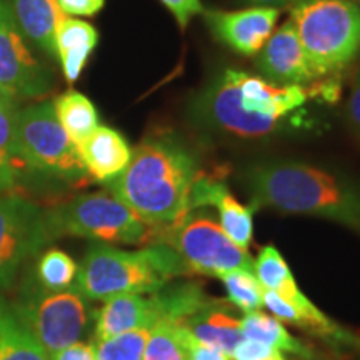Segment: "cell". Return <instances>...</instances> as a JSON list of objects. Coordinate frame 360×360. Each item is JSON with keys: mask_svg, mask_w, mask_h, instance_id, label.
<instances>
[{"mask_svg": "<svg viewBox=\"0 0 360 360\" xmlns=\"http://www.w3.org/2000/svg\"><path fill=\"white\" fill-rule=\"evenodd\" d=\"M204 172L193 148L174 132L148 134L109 192L150 227H169L191 212V192Z\"/></svg>", "mask_w": 360, "mask_h": 360, "instance_id": "cell-1", "label": "cell"}, {"mask_svg": "<svg viewBox=\"0 0 360 360\" xmlns=\"http://www.w3.org/2000/svg\"><path fill=\"white\" fill-rule=\"evenodd\" d=\"M250 207L305 215L360 232V184L299 160H265L240 174Z\"/></svg>", "mask_w": 360, "mask_h": 360, "instance_id": "cell-2", "label": "cell"}, {"mask_svg": "<svg viewBox=\"0 0 360 360\" xmlns=\"http://www.w3.org/2000/svg\"><path fill=\"white\" fill-rule=\"evenodd\" d=\"M188 276L187 265L169 245L127 252L98 244L87 250L74 287L87 300H107L124 294H154L174 278Z\"/></svg>", "mask_w": 360, "mask_h": 360, "instance_id": "cell-3", "label": "cell"}, {"mask_svg": "<svg viewBox=\"0 0 360 360\" xmlns=\"http://www.w3.org/2000/svg\"><path fill=\"white\" fill-rule=\"evenodd\" d=\"M17 174L29 170L57 187H80L90 175L79 148L58 122L53 101H44L15 112L13 130Z\"/></svg>", "mask_w": 360, "mask_h": 360, "instance_id": "cell-4", "label": "cell"}, {"mask_svg": "<svg viewBox=\"0 0 360 360\" xmlns=\"http://www.w3.org/2000/svg\"><path fill=\"white\" fill-rule=\"evenodd\" d=\"M294 22L315 77L345 69L360 52V6L347 0H294Z\"/></svg>", "mask_w": 360, "mask_h": 360, "instance_id": "cell-5", "label": "cell"}, {"mask_svg": "<svg viewBox=\"0 0 360 360\" xmlns=\"http://www.w3.org/2000/svg\"><path fill=\"white\" fill-rule=\"evenodd\" d=\"M52 238L72 236L107 244H152L154 227L139 219L112 193H82L45 210Z\"/></svg>", "mask_w": 360, "mask_h": 360, "instance_id": "cell-6", "label": "cell"}, {"mask_svg": "<svg viewBox=\"0 0 360 360\" xmlns=\"http://www.w3.org/2000/svg\"><path fill=\"white\" fill-rule=\"evenodd\" d=\"M152 244L172 247L192 276L220 277L232 270L254 269L249 252L224 232L207 209L191 210L169 227H154Z\"/></svg>", "mask_w": 360, "mask_h": 360, "instance_id": "cell-7", "label": "cell"}, {"mask_svg": "<svg viewBox=\"0 0 360 360\" xmlns=\"http://www.w3.org/2000/svg\"><path fill=\"white\" fill-rule=\"evenodd\" d=\"M85 300L75 287L49 290L42 285H29L20 292V299L12 304V309L45 352L52 355L79 342L87 328Z\"/></svg>", "mask_w": 360, "mask_h": 360, "instance_id": "cell-8", "label": "cell"}, {"mask_svg": "<svg viewBox=\"0 0 360 360\" xmlns=\"http://www.w3.org/2000/svg\"><path fill=\"white\" fill-rule=\"evenodd\" d=\"M240 70L227 69L210 80L192 98L188 120L204 132L233 139H262L282 130L283 122L265 117H252L238 103Z\"/></svg>", "mask_w": 360, "mask_h": 360, "instance_id": "cell-9", "label": "cell"}, {"mask_svg": "<svg viewBox=\"0 0 360 360\" xmlns=\"http://www.w3.org/2000/svg\"><path fill=\"white\" fill-rule=\"evenodd\" d=\"M49 240L42 207L15 193L0 195V290L12 285L25 260Z\"/></svg>", "mask_w": 360, "mask_h": 360, "instance_id": "cell-10", "label": "cell"}, {"mask_svg": "<svg viewBox=\"0 0 360 360\" xmlns=\"http://www.w3.org/2000/svg\"><path fill=\"white\" fill-rule=\"evenodd\" d=\"M52 72L30 52L8 0H0V92L12 102L39 98L52 89Z\"/></svg>", "mask_w": 360, "mask_h": 360, "instance_id": "cell-11", "label": "cell"}, {"mask_svg": "<svg viewBox=\"0 0 360 360\" xmlns=\"http://www.w3.org/2000/svg\"><path fill=\"white\" fill-rule=\"evenodd\" d=\"M207 27L238 56H257L276 30L278 8L254 6L242 11H204Z\"/></svg>", "mask_w": 360, "mask_h": 360, "instance_id": "cell-12", "label": "cell"}, {"mask_svg": "<svg viewBox=\"0 0 360 360\" xmlns=\"http://www.w3.org/2000/svg\"><path fill=\"white\" fill-rule=\"evenodd\" d=\"M257 56L259 72L267 79V82L278 87H305L317 79L310 69L299 34L290 19L274 30Z\"/></svg>", "mask_w": 360, "mask_h": 360, "instance_id": "cell-13", "label": "cell"}, {"mask_svg": "<svg viewBox=\"0 0 360 360\" xmlns=\"http://www.w3.org/2000/svg\"><path fill=\"white\" fill-rule=\"evenodd\" d=\"M219 210L220 227L240 249L249 250L254 236V212L250 205L240 204L217 174L202 172L193 182L191 192V210Z\"/></svg>", "mask_w": 360, "mask_h": 360, "instance_id": "cell-14", "label": "cell"}, {"mask_svg": "<svg viewBox=\"0 0 360 360\" xmlns=\"http://www.w3.org/2000/svg\"><path fill=\"white\" fill-rule=\"evenodd\" d=\"M160 319H164V309L157 292L150 295L124 294L110 297L96 312L94 342L139 328H152Z\"/></svg>", "mask_w": 360, "mask_h": 360, "instance_id": "cell-15", "label": "cell"}, {"mask_svg": "<svg viewBox=\"0 0 360 360\" xmlns=\"http://www.w3.org/2000/svg\"><path fill=\"white\" fill-rule=\"evenodd\" d=\"M77 148L89 175L98 182L114 180L132 159V148L124 135L107 125H98Z\"/></svg>", "mask_w": 360, "mask_h": 360, "instance_id": "cell-16", "label": "cell"}, {"mask_svg": "<svg viewBox=\"0 0 360 360\" xmlns=\"http://www.w3.org/2000/svg\"><path fill=\"white\" fill-rule=\"evenodd\" d=\"M242 339H252L264 342L270 347L277 349L278 352L290 354L299 360H345L335 355L334 352H321L317 347L307 344V342L295 339L289 334L283 323L276 317L262 314L260 310L247 312L240 319Z\"/></svg>", "mask_w": 360, "mask_h": 360, "instance_id": "cell-17", "label": "cell"}, {"mask_svg": "<svg viewBox=\"0 0 360 360\" xmlns=\"http://www.w3.org/2000/svg\"><path fill=\"white\" fill-rule=\"evenodd\" d=\"M180 326L186 327L197 340L220 349L229 357L242 340L240 319L232 314L231 305L220 299H214Z\"/></svg>", "mask_w": 360, "mask_h": 360, "instance_id": "cell-18", "label": "cell"}, {"mask_svg": "<svg viewBox=\"0 0 360 360\" xmlns=\"http://www.w3.org/2000/svg\"><path fill=\"white\" fill-rule=\"evenodd\" d=\"M98 44L97 29L89 22L65 15L56 27V53L67 82H75Z\"/></svg>", "mask_w": 360, "mask_h": 360, "instance_id": "cell-19", "label": "cell"}, {"mask_svg": "<svg viewBox=\"0 0 360 360\" xmlns=\"http://www.w3.org/2000/svg\"><path fill=\"white\" fill-rule=\"evenodd\" d=\"M20 32L49 57L56 53V27L65 17L57 0H11Z\"/></svg>", "mask_w": 360, "mask_h": 360, "instance_id": "cell-20", "label": "cell"}, {"mask_svg": "<svg viewBox=\"0 0 360 360\" xmlns=\"http://www.w3.org/2000/svg\"><path fill=\"white\" fill-rule=\"evenodd\" d=\"M0 360H51V355L0 297Z\"/></svg>", "mask_w": 360, "mask_h": 360, "instance_id": "cell-21", "label": "cell"}, {"mask_svg": "<svg viewBox=\"0 0 360 360\" xmlns=\"http://www.w3.org/2000/svg\"><path fill=\"white\" fill-rule=\"evenodd\" d=\"M53 110L62 129L75 146H80L98 127V112L89 97L69 90L53 101Z\"/></svg>", "mask_w": 360, "mask_h": 360, "instance_id": "cell-22", "label": "cell"}, {"mask_svg": "<svg viewBox=\"0 0 360 360\" xmlns=\"http://www.w3.org/2000/svg\"><path fill=\"white\" fill-rule=\"evenodd\" d=\"M191 339L186 327L160 319L150 328L142 360H191Z\"/></svg>", "mask_w": 360, "mask_h": 360, "instance_id": "cell-23", "label": "cell"}, {"mask_svg": "<svg viewBox=\"0 0 360 360\" xmlns=\"http://www.w3.org/2000/svg\"><path fill=\"white\" fill-rule=\"evenodd\" d=\"M255 277L265 290H272L282 297L285 302H290L300 292L289 264L282 257L276 245H265L260 249L259 257L254 264Z\"/></svg>", "mask_w": 360, "mask_h": 360, "instance_id": "cell-24", "label": "cell"}, {"mask_svg": "<svg viewBox=\"0 0 360 360\" xmlns=\"http://www.w3.org/2000/svg\"><path fill=\"white\" fill-rule=\"evenodd\" d=\"M15 107L0 92V192H8L17 184V162L13 152Z\"/></svg>", "mask_w": 360, "mask_h": 360, "instance_id": "cell-25", "label": "cell"}, {"mask_svg": "<svg viewBox=\"0 0 360 360\" xmlns=\"http://www.w3.org/2000/svg\"><path fill=\"white\" fill-rule=\"evenodd\" d=\"M220 281L227 292L229 304L233 307L245 314L264 307V287L252 270H232L220 276Z\"/></svg>", "mask_w": 360, "mask_h": 360, "instance_id": "cell-26", "label": "cell"}, {"mask_svg": "<svg viewBox=\"0 0 360 360\" xmlns=\"http://www.w3.org/2000/svg\"><path fill=\"white\" fill-rule=\"evenodd\" d=\"M79 265L69 254L60 249L44 252L37 264V281L44 289L64 290L69 289L77 277Z\"/></svg>", "mask_w": 360, "mask_h": 360, "instance_id": "cell-27", "label": "cell"}, {"mask_svg": "<svg viewBox=\"0 0 360 360\" xmlns=\"http://www.w3.org/2000/svg\"><path fill=\"white\" fill-rule=\"evenodd\" d=\"M150 328H139L105 340H92L96 360H142Z\"/></svg>", "mask_w": 360, "mask_h": 360, "instance_id": "cell-28", "label": "cell"}, {"mask_svg": "<svg viewBox=\"0 0 360 360\" xmlns=\"http://www.w3.org/2000/svg\"><path fill=\"white\" fill-rule=\"evenodd\" d=\"M159 2L169 8V12L172 13L175 22H177L182 30H186L188 22L193 17L202 15L205 11L200 0H159Z\"/></svg>", "mask_w": 360, "mask_h": 360, "instance_id": "cell-29", "label": "cell"}, {"mask_svg": "<svg viewBox=\"0 0 360 360\" xmlns=\"http://www.w3.org/2000/svg\"><path fill=\"white\" fill-rule=\"evenodd\" d=\"M281 354L277 349L270 347L264 342L242 339L232 350L231 360H267L274 355Z\"/></svg>", "mask_w": 360, "mask_h": 360, "instance_id": "cell-30", "label": "cell"}, {"mask_svg": "<svg viewBox=\"0 0 360 360\" xmlns=\"http://www.w3.org/2000/svg\"><path fill=\"white\" fill-rule=\"evenodd\" d=\"M60 11L65 15L94 17L105 6V0H57Z\"/></svg>", "mask_w": 360, "mask_h": 360, "instance_id": "cell-31", "label": "cell"}, {"mask_svg": "<svg viewBox=\"0 0 360 360\" xmlns=\"http://www.w3.org/2000/svg\"><path fill=\"white\" fill-rule=\"evenodd\" d=\"M347 117L350 129L360 143V65L357 74H355L354 85H352V94H350V101L347 107Z\"/></svg>", "mask_w": 360, "mask_h": 360, "instance_id": "cell-32", "label": "cell"}, {"mask_svg": "<svg viewBox=\"0 0 360 360\" xmlns=\"http://www.w3.org/2000/svg\"><path fill=\"white\" fill-rule=\"evenodd\" d=\"M51 360H96V352H94L92 342H75L69 347L58 350V352L51 355Z\"/></svg>", "mask_w": 360, "mask_h": 360, "instance_id": "cell-33", "label": "cell"}, {"mask_svg": "<svg viewBox=\"0 0 360 360\" xmlns=\"http://www.w3.org/2000/svg\"><path fill=\"white\" fill-rule=\"evenodd\" d=\"M191 360H231L227 354L212 345L204 344L192 335L191 339Z\"/></svg>", "mask_w": 360, "mask_h": 360, "instance_id": "cell-34", "label": "cell"}, {"mask_svg": "<svg viewBox=\"0 0 360 360\" xmlns=\"http://www.w3.org/2000/svg\"><path fill=\"white\" fill-rule=\"evenodd\" d=\"M247 2L252 4V6H260V7H274L281 8L285 6H290L294 0H247Z\"/></svg>", "mask_w": 360, "mask_h": 360, "instance_id": "cell-35", "label": "cell"}, {"mask_svg": "<svg viewBox=\"0 0 360 360\" xmlns=\"http://www.w3.org/2000/svg\"><path fill=\"white\" fill-rule=\"evenodd\" d=\"M267 360H287V359L283 357L282 354H277V355H274V357H270V359H267Z\"/></svg>", "mask_w": 360, "mask_h": 360, "instance_id": "cell-36", "label": "cell"}, {"mask_svg": "<svg viewBox=\"0 0 360 360\" xmlns=\"http://www.w3.org/2000/svg\"><path fill=\"white\" fill-rule=\"evenodd\" d=\"M347 2H355V4H359V6H360V0H347Z\"/></svg>", "mask_w": 360, "mask_h": 360, "instance_id": "cell-37", "label": "cell"}]
</instances>
